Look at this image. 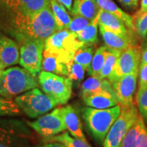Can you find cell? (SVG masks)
<instances>
[{
	"label": "cell",
	"mask_w": 147,
	"mask_h": 147,
	"mask_svg": "<svg viewBox=\"0 0 147 147\" xmlns=\"http://www.w3.org/2000/svg\"><path fill=\"white\" fill-rule=\"evenodd\" d=\"M0 28L13 37L18 45L29 38L46 40L57 32L51 3L31 15L11 13L10 18L1 24Z\"/></svg>",
	"instance_id": "obj_1"
},
{
	"label": "cell",
	"mask_w": 147,
	"mask_h": 147,
	"mask_svg": "<svg viewBox=\"0 0 147 147\" xmlns=\"http://www.w3.org/2000/svg\"><path fill=\"white\" fill-rule=\"evenodd\" d=\"M121 111L120 104L106 109H97L88 106L81 108L82 117L87 129L97 143L103 144Z\"/></svg>",
	"instance_id": "obj_2"
},
{
	"label": "cell",
	"mask_w": 147,
	"mask_h": 147,
	"mask_svg": "<svg viewBox=\"0 0 147 147\" xmlns=\"http://www.w3.org/2000/svg\"><path fill=\"white\" fill-rule=\"evenodd\" d=\"M38 82L36 77L24 67H10L5 69L0 77V95L13 99L38 87Z\"/></svg>",
	"instance_id": "obj_3"
},
{
	"label": "cell",
	"mask_w": 147,
	"mask_h": 147,
	"mask_svg": "<svg viewBox=\"0 0 147 147\" xmlns=\"http://www.w3.org/2000/svg\"><path fill=\"white\" fill-rule=\"evenodd\" d=\"M18 107L29 117L36 119L57 106V102L39 89L34 88L15 97Z\"/></svg>",
	"instance_id": "obj_4"
},
{
	"label": "cell",
	"mask_w": 147,
	"mask_h": 147,
	"mask_svg": "<svg viewBox=\"0 0 147 147\" xmlns=\"http://www.w3.org/2000/svg\"><path fill=\"white\" fill-rule=\"evenodd\" d=\"M38 81L44 93L58 104L64 105L70 99L73 82L69 77L42 71L38 76Z\"/></svg>",
	"instance_id": "obj_5"
},
{
	"label": "cell",
	"mask_w": 147,
	"mask_h": 147,
	"mask_svg": "<svg viewBox=\"0 0 147 147\" xmlns=\"http://www.w3.org/2000/svg\"><path fill=\"white\" fill-rule=\"evenodd\" d=\"M138 116L136 104L129 106H121L120 115L110 129L103 142L104 147H121L125 136Z\"/></svg>",
	"instance_id": "obj_6"
},
{
	"label": "cell",
	"mask_w": 147,
	"mask_h": 147,
	"mask_svg": "<svg viewBox=\"0 0 147 147\" xmlns=\"http://www.w3.org/2000/svg\"><path fill=\"white\" fill-rule=\"evenodd\" d=\"M19 64L36 78L42 71V63L45 40L29 38L19 44Z\"/></svg>",
	"instance_id": "obj_7"
},
{
	"label": "cell",
	"mask_w": 147,
	"mask_h": 147,
	"mask_svg": "<svg viewBox=\"0 0 147 147\" xmlns=\"http://www.w3.org/2000/svg\"><path fill=\"white\" fill-rule=\"evenodd\" d=\"M32 133L23 121L0 119V143L15 147H28Z\"/></svg>",
	"instance_id": "obj_8"
},
{
	"label": "cell",
	"mask_w": 147,
	"mask_h": 147,
	"mask_svg": "<svg viewBox=\"0 0 147 147\" xmlns=\"http://www.w3.org/2000/svg\"><path fill=\"white\" fill-rule=\"evenodd\" d=\"M84 44L77 38L75 33L68 29L57 31L45 40V50L57 53L69 57H74L75 53Z\"/></svg>",
	"instance_id": "obj_9"
},
{
	"label": "cell",
	"mask_w": 147,
	"mask_h": 147,
	"mask_svg": "<svg viewBox=\"0 0 147 147\" xmlns=\"http://www.w3.org/2000/svg\"><path fill=\"white\" fill-rule=\"evenodd\" d=\"M27 125L46 138L55 136L67 129L62 116L61 107L55 108L50 113L39 117L36 121L27 122Z\"/></svg>",
	"instance_id": "obj_10"
},
{
	"label": "cell",
	"mask_w": 147,
	"mask_h": 147,
	"mask_svg": "<svg viewBox=\"0 0 147 147\" xmlns=\"http://www.w3.org/2000/svg\"><path fill=\"white\" fill-rule=\"evenodd\" d=\"M142 48L138 45L131 46L121 53L115 69L108 77L113 83L126 75L139 71Z\"/></svg>",
	"instance_id": "obj_11"
},
{
	"label": "cell",
	"mask_w": 147,
	"mask_h": 147,
	"mask_svg": "<svg viewBox=\"0 0 147 147\" xmlns=\"http://www.w3.org/2000/svg\"><path fill=\"white\" fill-rule=\"evenodd\" d=\"M139 71L129 74L112 83L119 104L121 106H129L136 104L134 95L136 90Z\"/></svg>",
	"instance_id": "obj_12"
},
{
	"label": "cell",
	"mask_w": 147,
	"mask_h": 147,
	"mask_svg": "<svg viewBox=\"0 0 147 147\" xmlns=\"http://www.w3.org/2000/svg\"><path fill=\"white\" fill-rule=\"evenodd\" d=\"M72 58L57 53L44 50L42 71H48L59 76H67L68 63Z\"/></svg>",
	"instance_id": "obj_13"
},
{
	"label": "cell",
	"mask_w": 147,
	"mask_h": 147,
	"mask_svg": "<svg viewBox=\"0 0 147 147\" xmlns=\"http://www.w3.org/2000/svg\"><path fill=\"white\" fill-rule=\"evenodd\" d=\"M99 29L105 46L108 49L123 51L131 46L137 45L136 34H117L100 25Z\"/></svg>",
	"instance_id": "obj_14"
},
{
	"label": "cell",
	"mask_w": 147,
	"mask_h": 147,
	"mask_svg": "<svg viewBox=\"0 0 147 147\" xmlns=\"http://www.w3.org/2000/svg\"><path fill=\"white\" fill-rule=\"evenodd\" d=\"M11 13L31 15L40 12L50 3V0H3Z\"/></svg>",
	"instance_id": "obj_15"
},
{
	"label": "cell",
	"mask_w": 147,
	"mask_h": 147,
	"mask_svg": "<svg viewBox=\"0 0 147 147\" xmlns=\"http://www.w3.org/2000/svg\"><path fill=\"white\" fill-rule=\"evenodd\" d=\"M18 42L5 36H0V62L5 67L19 63Z\"/></svg>",
	"instance_id": "obj_16"
},
{
	"label": "cell",
	"mask_w": 147,
	"mask_h": 147,
	"mask_svg": "<svg viewBox=\"0 0 147 147\" xmlns=\"http://www.w3.org/2000/svg\"><path fill=\"white\" fill-rule=\"evenodd\" d=\"M100 93H110L116 96L112 83L108 79H102L97 76H90L83 82L80 87V95L82 98L89 95Z\"/></svg>",
	"instance_id": "obj_17"
},
{
	"label": "cell",
	"mask_w": 147,
	"mask_h": 147,
	"mask_svg": "<svg viewBox=\"0 0 147 147\" xmlns=\"http://www.w3.org/2000/svg\"><path fill=\"white\" fill-rule=\"evenodd\" d=\"M61 112L66 127L71 135L76 138L87 141L78 110L73 106L67 105L61 107Z\"/></svg>",
	"instance_id": "obj_18"
},
{
	"label": "cell",
	"mask_w": 147,
	"mask_h": 147,
	"mask_svg": "<svg viewBox=\"0 0 147 147\" xmlns=\"http://www.w3.org/2000/svg\"><path fill=\"white\" fill-rule=\"evenodd\" d=\"M99 25H102L106 28L117 34L123 35L136 34L129 29L122 20L102 8L100 9Z\"/></svg>",
	"instance_id": "obj_19"
},
{
	"label": "cell",
	"mask_w": 147,
	"mask_h": 147,
	"mask_svg": "<svg viewBox=\"0 0 147 147\" xmlns=\"http://www.w3.org/2000/svg\"><path fill=\"white\" fill-rule=\"evenodd\" d=\"M82 99L88 107L97 109H106L119 104L117 97L110 93L91 95Z\"/></svg>",
	"instance_id": "obj_20"
},
{
	"label": "cell",
	"mask_w": 147,
	"mask_h": 147,
	"mask_svg": "<svg viewBox=\"0 0 147 147\" xmlns=\"http://www.w3.org/2000/svg\"><path fill=\"white\" fill-rule=\"evenodd\" d=\"M100 9L96 0H74L71 14L81 15L92 21L97 16Z\"/></svg>",
	"instance_id": "obj_21"
},
{
	"label": "cell",
	"mask_w": 147,
	"mask_h": 147,
	"mask_svg": "<svg viewBox=\"0 0 147 147\" xmlns=\"http://www.w3.org/2000/svg\"><path fill=\"white\" fill-rule=\"evenodd\" d=\"M96 1L100 8H102L117 16L124 22L129 29L136 33L133 16L124 12L122 9H121L114 2L113 0H96Z\"/></svg>",
	"instance_id": "obj_22"
},
{
	"label": "cell",
	"mask_w": 147,
	"mask_h": 147,
	"mask_svg": "<svg viewBox=\"0 0 147 147\" xmlns=\"http://www.w3.org/2000/svg\"><path fill=\"white\" fill-rule=\"evenodd\" d=\"M100 10L94 19H93L88 26L77 33V38L85 46H93L98 41L97 29L99 25Z\"/></svg>",
	"instance_id": "obj_23"
},
{
	"label": "cell",
	"mask_w": 147,
	"mask_h": 147,
	"mask_svg": "<svg viewBox=\"0 0 147 147\" xmlns=\"http://www.w3.org/2000/svg\"><path fill=\"white\" fill-rule=\"evenodd\" d=\"M57 31L68 29L71 18L67 13L66 8L57 0H50Z\"/></svg>",
	"instance_id": "obj_24"
},
{
	"label": "cell",
	"mask_w": 147,
	"mask_h": 147,
	"mask_svg": "<svg viewBox=\"0 0 147 147\" xmlns=\"http://www.w3.org/2000/svg\"><path fill=\"white\" fill-rule=\"evenodd\" d=\"M108 52H109V49L106 46H102L97 48L93 55L89 70L87 71L88 74L91 76L98 77Z\"/></svg>",
	"instance_id": "obj_25"
},
{
	"label": "cell",
	"mask_w": 147,
	"mask_h": 147,
	"mask_svg": "<svg viewBox=\"0 0 147 147\" xmlns=\"http://www.w3.org/2000/svg\"><path fill=\"white\" fill-rule=\"evenodd\" d=\"M47 142H57L65 145L66 147H92L87 141H84L82 140L71 137L68 132H63L59 135L47 138L46 139Z\"/></svg>",
	"instance_id": "obj_26"
},
{
	"label": "cell",
	"mask_w": 147,
	"mask_h": 147,
	"mask_svg": "<svg viewBox=\"0 0 147 147\" xmlns=\"http://www.w3.org/2000/svg\"><path fill=\"white\" fill-rule=\"evenodd\" d=\"M95 52V48L93 46L84 45L76 51L74 55L73 61L82 65L86 70L88 71L91 65Z\"/></svg>",
	"instance_id": "obj_27"
},
{
	"label": "cell",
	"mask_w": 147,
	"mask_h": 147,
	"mask_svg": "<svg viewBox=\"0 0 147 147\" xmlns=\"http://www.w3.org/2000/svg\"><path fill=\"white\" fill-rule=\"evenodd\" d=\"M123 51L109 49V52L106 57L105 62L98 77L102 79H106L115 69L117 61Z\"/></svg>",
	"instance_id": "obj_28"
},
{
	"label": "cell",
	"mask_w": 147,
	"mask_h": 147,
	"mask_svg": "<svg viewBox=\"0 0 147 147\" xmlns=\"http://www.w3.org/2000/svg\"><path fill=\"white\" fill-rule=\"evenodd\" d=\"M142 119L143 118L141 115H139L137 120L125 136L121 143V147H136Z\"/></svg>",
	"instance_id": "obj_29"
},
{
	"label": "cell",
	"mask_w": 147,
	"mask_h": 147,
	"mask_svg": "<svg viewBox=\"0 0 147 147\" xmlns=\"http://www.w3.org/2000/svg\"><path fill=\"white\" fill-rule=\"evenodd\" d=\"M21 110L15 101L0 95V117L18 116L21 115Z\"/></svg>",
	"instance_id": "obj_30"
},
{
	"label": "cell",
	"mask_w": 147,
	"mask_h": 147,
	"mask_svg": "<svg viewBox=\"0 0 147 147\" xmlns=\"http://www.w3.org/2000/svg\"><path fill=\"white\" fill-rule=\"evenodd\" d=\"M67 69H68L67 77H69L72 80L73 83H75L77 85L80 84L84 79L85 71H87L85 68L82 65L71 60L68 63Z\"/></svg>",
	"instance_id": "obj_31"
},
{
	"label": "cell",
	"mask_w": 147,
	"mask_h": 147,
	"mask_svg": "<svg viewBox=\"0 0 147 147\" xmlns=\"http://www.w3.org/2000/svg\"><path fill=\"white\" fill-rule=\"evenodd\" d=\"M136 101L140 115L147 122V87L138 90Z\"/></svg>",
	"instance_id": "obj_32"
},
{
	"label": "cell",
	"mask_w": 147,
	"mask_h": 147,
	"mask_svg": "<svg viewBox=\"0 0 147 147\" xmlns=\"http://www.w3.org/2000/svg\"><path fill=\"white\" fill-rule=\"evenodd\" d=\"M91 20L84 17L81 15H74V18H71V21L69 24L68 29L71 32L77 34L88 26L91 23Z\"/></svg>",
	"instance_id": "obj_33"
},
{
	"label": "cell",
	"mask_w": 147,
	"mask_h": 147,
	"mask_svg": "<svg viewBox=\"0 0 147 147\" xmlns=\"http://www.w3.org/2000/svg\"><path fill=\"white\" fill-rule=\"evenodd\" d=\"M134 19L136 33L140 38H145L147 35V12L136 16Z\"/></svg>",
	"instance_id": "obj_34"
},
{
	"label": "cell",
	"mask_w": 147,
	"mask_h": 147,
	"mask_svg": "<svg viewBox=\"0 0 147 147\" xmlns=\"http://www.w3.org/2000/svg\"><path fill=\"white\" fill-rule=\"evenodd\" d=\"M146 87H147V64L140 63L138 73V90Z\"/></svg>",
	"instance_id": "obj_35"
},
{
	"label": "cell",
	"mask_w": 147,
	"mask_h": 147,
	"mask_svg": "<svg viewBox=\"0 0 147 147\" xmlns=\"http://www.w3.org/2000/svg\"><path fill=\"white\" fill-rule=\"evenodd\" d=\"M136 147H147V127L144 119H142L141 123V129Z\"/></svg>",
	"instance_id": "obj_36"
},
{
	"label": "cell",
	"mask_w": 147,
	"mask_h": 147,
	"mask_svg": "<svg viewBox=\"0 0 147 147\" xmlns=\"http://www.w3.org/2000/svg\"><path fill=\"white\" fill-rule=\"evenodd\" d=\"M139 0H119L123 6L128 9H134L138 6Z\"/></svg>",
	"instance_id": "obj_37"
},
{
	"label": "cell",
	"mask_w": 147,
	"mask_h": 147,
	"mask_svg": "<svg viewBox=\"0 0 147 147\" xmlns=\"http://www.w3.org/2000/svg\"><path fill=\"white\" fill-rule=\"evenodd\" d=\"M147 12V0H141L140 3V10L138 11L137 13L136 14V16H140L141 14H144L145 12Z\"/></svg>",
	"instance_id": "obj_38"
},
{
	"label": "cell",
	"mask_w": 147,
	"mask_h": 147,
	"mask_svg": "<svg viewBox=\"0 0 147 147\" xmlns=\"http://www.w3.org/2000/svg\"><path fill=\"white\" fill-rule=\"evenodd\" d=\"M57 1L62 3L65 7L66 9L71 12L73 6V0H57Z\"/></svg>",
	"instance_id": "obj_39"
},
{
	"label": "cell",
	"mask_w": 147,
	"mask_h": 147,
	"mask_svg": "<svg viewBox=\"0 0 147 147\" xmlns=\"http://www.w3.org/2000/svg\"><path fill=\"white\" fill-rule=\"evenodd\" d=\"M141 63L147 64V45L142 48L141 54Z\"/></svg>",
	"instance_id": "obj_40"
},
{
	"label": "cell",
	"mask_w": 147,
	"mask_h": 147,
	"mask_svg": "<svg viewBox=\"0 0 147 147\" xmlns=\"http://www.w3.org/2000/svg\"><path fill=\"white\" fill-rule=\"evenodd\" d=\"M40 147H66L65 145L61 144L60 142H47V144H45Z\"/></svg>",
	"instance_id": "obj_41"
},
{
	"label": "cell",
	"mask_w": 147,
	"mask_h": 147,
	"mask_svg": "<svg viewBox=\"0 0 147 147\" xmlns=\"http://www.w3.org/2000/svg\"><path fill=\"white\" fill-rule=\"evenodd\" d=\"M5 66L3 65L1 62H0V77H1V75H2L3 71L5 70Z\"/></svg>",
	"instance_id": "obj_42"
},
{
	"label": "cell",
	"mask_w": 147,
	"mask_h": 147,
	"mask_svg": "<svg viewBox=\"0 0 147 147\" xmlns=\"http://www.w3.org/2000/svg\"><path fill=\"white\" fill-rule=\"evenodd\" d=\"M0 147H15V146H9V145H6V144H1V143H0Z\"/></svg>",
	"instance_id": "obj_43"
}]
</instances>
